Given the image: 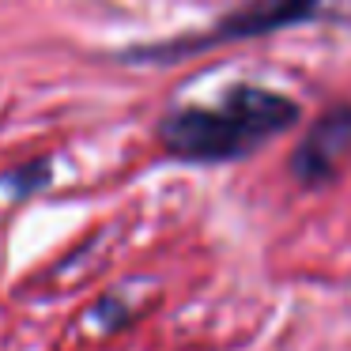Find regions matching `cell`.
<instances>
[{"label":"cell","mask_w":351,"mask_h":351,"mask_svg":"<svg viewBox=\"0 0 351 351\" xmlns=\"http://www.w3.org/2000/svg\"><path fill=\"white\" fill-rule=\"evenodd\" d=\"M298 121V102L272 87L238 84L215 106H182L162 117L159 140L189 162H230Z\"/></svg>","instance_id":"obj_1"},{"label":"cell","mask_w":351,"mask_h":351,"mask_svg":"<svg viewBox=\"0 0 351 351\" xmlns=\"http://www.w3.org/2000/svg\"><path fill=\"white\" fill-rule=\"evenodd\" d=\"M302 23H351V0H245L242 8L227 12L212 31L189 34V38L167 42L132 53L136 61H178V57L208 53L227 42H245V38H265V34L287 31Z\"/></svg>","instance_id":"obj_2"},{"label":"cell","mask_w":351,"mask_h":351,"mask_svg":"<svg viewBox=\"0 0 351 351\" xmlns=\"http://www.w3.org/2000/svg\"><path fill=\"white\" fill-rule=\"evenodd\" d=\"M348 159H351V106L340 102L310 125V132L291 155V174L302 185L317 189V185L332 182Z\"/></svg>","instance_id":"obj_3"},{"label":"cell","mask_w":351,"mask_h":351,"mask_svg":"<svg viewBox=\"0 0 351 351\" xmlns=\"http://www.w3.org/2000/svg\"><path fill=\"white\" fill-rule=\"evenodd\" d=\"M46 182H49V162H31V167L16 170V174L8 178V185L19 189V193H34L38 185H46Z\"/></svg>","instance_id":"obj_4"}]
</instances>
